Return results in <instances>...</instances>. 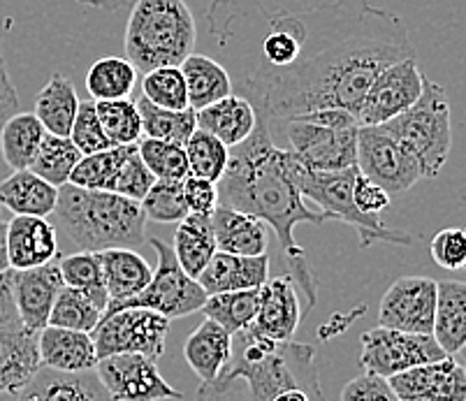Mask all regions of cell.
I'll use <instances>...</instances> for the list:
<instances>
[{
  "label": "cell",
  "mask_w": 466,
  "mask_h": 401,
  "mask_svg": "<svg viewBox=\"0 0 466 401\" xmlns=\"http://www.w3.org/2000/svg\"><path fill=\"white\" fill-rule=\"evenodd\" d=\"M207 28L235 88L269 128L318 109L355 114L385 67L415 56L404 19L370 0L304 12L214 0Z\"/></svg>",
  "instance_id": "6da1fadb"
},
{
  "label": "cell",
  "mask_w": 466,
  "mask_h": 401,
  "mask_svg": "<svg viewBox=\"0 0 466 401\" xmlns=\"http://www.w3.org/2000/svg\"><path fill=\"white\" fill-rule=\"evenodd\" d=\"M218 205L253 214L272 227L286 256L290 278L302 290L307 309L318 302V278L313 276L307 251L295 239L299 223L323 226L332 221L325 211L309 209L286 170V149L272 142V128L258 116L256 130L239 146L230 149V163L218 181Z\"/></svg>",
  "instance_id": "7a4b0ae2"
},
{
  "label": "cell",
  "mask_w": 466,
  "mask_h": 401,
  "mask_svg": "<svg viewBox=\"0 0 466 401\" xmlns=\"http://www.w3.org/2000/svg\"><path fill=\"white\" fill-rule=\"evenodd\" d=\"M241 381L244 395L198 390L200 401H272L281 392L299 387L316 401L323 399L320 378L316 371V350L295 341H272L253 332L232 335V356L214 386Z\"/></svg>",
  "instance_id": "3957f363"
},
{
  "label": "cell",
  "mask_w": 466,
  "mask_h": 401,
  "mask_svg": "<svg viewBox=\"0 0 466 401\" xmlns=\"http://www.w3.org/2000/svg\"><path fill=\"white\" fill-rule=\"evenodd\" d=\"M52 216L56 230L77 251L137 248L147 239V214L142 205L109 191L61 185Z\"/></svg>",
  "instance_id": "277c9868"
},
{
  "label": "cell",
  "mask_w": 466,
  "mask_h": 401,
  "mask_svg": "<svg viewBox=\"0 0 466 401\" xmlns=\"http://www.w3.org/2000/svg\"><path fill=\"white\" fill-rule=\"evenodd\" d=\"M198 45V21L186 0H137L126 26V58L137 73L177 65Z\"/></svg>",
  "instance_id": "5b68a950"
},
{
  "label": "cell",
  "mask_w": 466,
  "mask_h": 401,
  "mask_svg": "<svg viewBox=\"0 0 466 401\" xmlns=\"http://www.w3.org/2000/svg\"><path fill=\"white\" fill-rule=\"evenodd\" d=\"M286 170L295 185L299 188L307 200L316 202L320 211H325L332 221H341L346 226H353L360 232V244L371 246V244H397V246H410L413 237L401 230L385 227L380 218L367 216L358 209L353 197L355 176L358 167H346V170H309L302 163L295 160V155L286 149Z\"/></svg>",
  "instance_id": "8992f818"
},
{
  "label": "cell",
  "mask_w": 466,
  "mask_h": 401,
  "mask_svg": "<svg viewBox=\"0 0 466 401\" xmlns=\"http://www.w3.org/2000/svg\"><path fill=\"white\" fill-rule=\"evenodd\" d=\"M288 151L309 170H346L358 167V133L355 114L346 109L318 112L283 121Z\"/></svg>",
  "instance_id": "52a82bcc"
},
{
  "label": "cell",
  "mask_w": 466,
  "mask_h": 401,
  "mask_svg": "<svg viewBox=\"0 0 466 401\" xmlns=\"http://www.w3.org/2000/svg\"><path fill=\"white\" fill-rule=\"evenodd\" d=\"M383 128L413 154L420 165L422 179H436L452 149L451 103L446 88L425 77V88L418 103L383 124Z\"/></svg>",
  "instance_id": "ba28073f"
},
{
  "label": "cell",
  "mask_w": 466,
  "mask_h": 401,
  "mask_svg": "<svg viewBox=\"0 0 466 401\" xmlns=\"http://www.w3.org/2000/svg\"><path fill=\"white\" fill-rule=\"evenodd\" d=\"M149 244L156 256H158V265H156L149 286L112 311L135 306V309L156 311V314L165 316L169 320L184 318V316L200 311L209 295L202 290L200 283L181 269L179 260H177L175 251L167 242L158 237H149ZM112 311H105V314H112Z\"/></svg>",
  "instance_id": "9c48e42d"
},
{
  "label": "cell",
  "mask_w": 466,
  "mask_h": 401,
  "mask_svg": "<svg viewBox=\"0 0 466 401\" xmlns=\"http://www.w3.org/2000/svg\"><path fill=\"white\" fill-rule=\"evenodd\" d=\"M169 318L149 309H118L105 314L93 329L97 360L109 356H147L158 362L165 356Z\"/></svg>",
  "instance_id": "30bf717a"
},
{
  "label": "cell",
  "mask_w": 466,
  "mask_h": 401,
  "mask_svg": "<svg viewBox=\"0 0 466 401\" xmlns=\"http://www.w3.org/2000/svg\"><path fill=\"white\" fill-rule=\"evenodd\" d=\"M443 357H448L446 350L431 335H410L379 325L364 332L360 339V366L364 374H376L383 378H392L401 371Z\"/></svg>",
  "instance_id": "8fae6325"
},
{
  "label": "cell",
  "mask_w": 466,
  "mask_h": 401,
  "mask_svg": "<svg viewBox=\"0 0 466 401\" xmlns=\"http://www.w3.org/2000/svg\"><path fill=\"white\" fill-rule=\"evenodd\" d=\"M358 170L390 195H401L422 179L413 154L383 125H360Z\"/></svg>",
  "instance_id": "7c38bea8"
},
{
  "label": "cell",
  "mask_w": 466,
  "mask_h": 401,
  "mask_svg": "<svg viewBox=\"0 0 466 401\" xmlns=\"http://www.w3.org/2000/svg\"><path fill=\"white\" fill-rule=\"evenodd\" d=\"M422 88H425V75L420 73L415 56L392 63L371 82L370 91L364 93L355 119L360 125L388 124L418 103Z\"/></svg>",
  "instance_id": "4fadbf2b"
},
{
  "label": "cell",
  "mask_w": 466,
  "mask_h": 401,
  "mask_svg": "<svg viewBox=\"0 0 466 401\" xmlns=\"http://www.w3.org/2000/svg\"><path fill=\"white\" fill-rule=\"evenodd\" d=\"M96 374L114 401L181 399L160 374L156 360L147 356H109L97 360Z\"/></svg>",
  "instance_id": "5bb4252c"
},
{
  "label": "cell",
  "mask_w": 466,
  "mask_h": 401,
  "mask_svg": "<svg viewBox=\"0 0 466 401\" xmlns=\"http://www.w3.org/2000/svg\"><path fill=\"white\" fill-rule=\"evenodd\" d=\"M439 283L427 276H401L388 290L379 306V325L410 335H431Z\"/></svg>",
  "instance_id": "9a60e30c"
},
{
  "label": "cell",
  "mask_w": 466,
  "mask_h": 401,
  "mask_svg": "<svg viewBox=\"0 0 466 401\" xmlns=\"http://www.w3.org/2000/svg\"><path fill=\"white\" fill-rule=\"evenodd\" d=\"M400 401H466L464 365L452 356L388 378Z\"/></svg>",
  "instance_id": "2e32d148"
},
{
  "label": "cell",
  "mask_w": 466,
  "mask_h": 401,
  "mask_svg": "<svg viewBox=\"0 0 466 401\" xmlns=\"http://www.w3.org/2000/svg\"><path fill=\"white\" fill-rule=\"evenodd\" d=\"M61 267L56 263L42 265L33 269H15L12 293L19 320L33 332H42L49 325L54 302L63 290Z\"/></svg>",
  "instance_id": "e0dca14e"
},
{
  "label": "cell",
  "mask_w": 466,
  "mask_h": 401,
  "mask_svg": "<svg viewBox=\"0 0 466 401\" xmlns=\"http://www.w3.org/2000/svg\"><path fill=\"white\" fill-rule=\"evenodd\" d=\"M302 318V304L298 297V286L290 276L267 278L260 286V304L251 329L258 336L272 341H292Z\"/></svg>",
  "instance_id": "ac0fdd59"
},
{
  "label": "cell",
  "mask_w": 466,
  "mask_h": 401,
  "mask_svg": "<svg viewBox=\"0 0 466 401\" xmlns=\"http://www.w3.org/2000/svg\"><path fill=\"white\" fill-rule=\"evenodd\" d=\"M37 335L21 320L0 327V395H19L42 369Z\"/></svg>",
  "instance_id": "d6986e66"
},
{
  "label": "cell",
  "mask_w": 466,
  "mask_h": 401,
  "mask_svg": "<svg viewBox=\"0 0 466 401\" xmlns=\"http://www.w3.org/2000/svg\"><path fill=\"white\" fill-rule=\"evenodd\" d=\"M12 269H33L58 257V230L49 218L15 216L7 223Z\"/></svg>",
  "instance_id": "ffe728a7"
},
{
  "label": "cell",
  "mask_w": 466,
  "mask_h": 401,
  "mask_svg": "<svg viewBox=\"0 0 466 401\" xmlns=\"http://www.w3.org/2000/svg\"><path fill=\"white\" fill-rule=\"evenodd\" d=\"M269 278V257L265 256H235L216 251L205 272L198 276L207 295L235 293V290L260 288Z\"/></svg>",
  "instance_id": "44dd1931"
},
{
  "label": "cell",
  "mask_w": 466,
  "mask_h": 401,
  "mask_svg": "<svg viewBox=\"0 0 466 401\" xmlns=\"http://www.w3.org/2000/svg\"><path fill=\"white\" fill-rule=\"evenodd\" d=\"M16 401H114L97 378L96 369L66 374L42 366L33 381L16 395Z\"/></svg>",
  "instance_id": "7402d4cb"
},
{
  "label": "cell",
  "mask_w": 466,
  "mask_h": 401,
  "mask_svg": "<svg viewBox=\"0 0 466 401\" xmlns=\"http://www.w3.org/2000/svg\"><path fill=\"white\" fill-rule=\"evenodd\" d=\"M42 366L66 374H82L97 366V350L93 336L77 329L46 325L37 335Z\"/></svg>",
  "instance_id": "603a6c76"
},
{
  "label": "cell",
  "mask_w": 466,
  "mask_h": 401,
  "mask_svg": "<svg viewBox=\"0 0 466 401\" xmlns=\"http://www.w3.org/2000/svg\"><path fill=\"white\" fill-rule=\"evenodd\" d=\"M216 248L235 256H265L269 246V226L247 211L218 205L211 214Z\"/></svg>",
  "instance_id": "cb8c5ba5"
},
{
  "label": "cell",
  "mask_w": 466,
  "mask_h": 401,
  "mask_svg": "<svg viewBox=\"0 0 466 401\" xmlns=\"http://www.w3.org/2000/svg\"><path fill=\"white\" fill-rule=\"evenodd\" d=\"M97 256L103 263L105 286H107L109 295L107 311L116 309L124 302L133 299L135 295L142 293L154 276V269L135 248H107Z\"/></svg>",
  "instance_id": "d4e9b609"
},
{
  "label": "cell",
  "mask_w": 466,
  "mask_h": 401,
  "mask_svg": "<svg viewBox=\"0 0 466 401\" xmlns=\"http://www.w3.org/2000/svg\"><path fill=\"white\" fill-rule=\"evenodd\" d=\"M58 188L33 170H16L0 181V206L15 216L49 218L56 209Z\"/></svg>",
  "instance_id": "484cf974"
},
{
  "label": "cell",
  "mask_w": 466,
  "mask_h": 401,
  "mask_svg": "<svg viewBox=\"0 0 466 401\" xmlns=\"http://www.w3.org/2000/svg\"><path fill=\"white\" fill-rule=\"evenodd\" d=\"M258 124V112L244 95H228L198 112V128L207 130L230 149L251 137Z\"/></svg>",
  "instance_id": "4316f807"
},
{
  "label": "cell",
  "mask_w": 466,
  "mask_h": 401,
  "mask_svg": "<svg viewBox=\"0 0 466 401\" xmlns=\"http://www.w3.org/2000/svg\"><path fill=\"white\" fill-rule=\"evenodd\" d=\"M179 67L181 75H184L186 91H188L190 109H195V112H200V109L209 107V105L218 103V100L235 93V84H232L226 65L216 61V58L207 56V54L193 52Z\"/></svg>",
  "instance_id": "83f0119b"
},
{
  "label": "cell",
  "mask_w": 466,
  "mask_h": 401,
  "mask_svg": "<svg viewBox=\"0 0 466 401\" xmlns=\"http://www.w3.org/2000/svg\"><path fill=\"white\" fill-rule=\"evenodd\" d=\"M232 356V335L226 327L207 318L195 329L184 346V357L195 376H200L202 383H211L218 378L223 366Z\"/></svg>",
  "instance_id": "f1b7e54d"
},
{
  "label": "cell",
  "mask_w": 466,
  "mask_h": 401,
  "mask_svg": "<svg viewBox=\"0 0 466 401\" xmlns=\"http://www.w3.org/2000/svg\"><path fill=\"white\" fill-rule=\"evenodd\" d=\"M439 346L446 356H460L466 344V283L441 281L436 288L434 332Z\"/></svg>",
  "instance_id": "f546056e"
},
{
  "label": "cell",
  "mask_w": 466,
  "mask_h": 401,
  "mask_svg": "<svg viewBox=\"0 0 466 401\" xmlns=\"http://www.w3.org/2000/svg\"><path fill=\"white\" fill-rule=\"evenodd\" d=\"M172 251H175L181 269L198 281V276L205 272L214 253L218 251L211 216H207V214H188L177 227Z\"/></svg>",
  "instance_id": "4dcf8cb0"
},
{
  "label": "cell",
  "mask_w": 466,
  "mask_h": 401,
  "mask_svg": "<svg viewBox=\"0 0 466 401\" xmlns=\"http://www.w3.org/2000/svg\"><path fill=\"white\" fill-rule=\"evenodd\" d=\"M77 88L66 75H52L35 98V116L46 133L70 137L72 124L79 112Z\"/></svg>",
  "instance_id": "1f68e13d"
},
{
  "label": "cell",
  "mask_w": 466,
  "mask_h": 401,
  "mask_svg": "<svg viewBox=\"0 0 466 401\" xmlns=\"http://www.w3.org/2000/svg\"><path fill=\"white\" fill-rule=\"evenodd\" d=\"M46 130L35 114L16 112L0 128V154L12 172L31 170Z\"/></svg>",
  "instance_id": "d6a6232c"
},
{
  "label": "cell",
  "mask_w": 466,
  "mask_h": 401,
  "mask_svg": "<svg viewBox=\"0 0 466 401\" xmlns=\"http://www.w3.org/2000/svg\"><path fill=\"white\" fill-rule=\"evenodd\" d=\"M137 67L126 56L97 58L86 73V88L91 100H124L130 98L137 84Z\"/></svg>",
  "instance_id": "836d02e7"
},
{
  "label": "cell",
  "mask_w": 466,
  "mask_h": 401,
  "mask_svg": "<svg viewBox=\"0 0 466 401\" xmlns=\"http://www.w3.org/2000/svg\"><path fill=\"white\" fill-rule=\"evenodd\" d=\"M258 304H260V288L235 290V293L209 295L200 311L220 327H226L230 335H239L251 329L258 316Z\"/></svg>",
  "instance_id": "e575fe53"
},
{
  "label": "cell",
  "mask_w": 466,
  "mask_h": 401,
  "mask_svg": "<svg viewBox=\"0 0 466 401\" xmlns=\"http://www.w3.org/2000/svg\"><path fill=\"white\" fill-rule=\"evenodd\" d=\"M137 109L142 114L144 135L151 139H163V142H175V145L186 146L190 135L198 130V112L195 109H184V112L163 109L149 103L144 95L137 98Z\"/></svg>",
  "instance_id": "d590c367"
},
{
  "label": "cell",
  "mask_w": 466,
  "mask_h": 401,
  "mask_svg": "<svg viewBox=\"0 0 466 401\" xmlns=\"http://www.w3.org/2000/svg\"><path fill=\"white\" fill-rule=\"evenodd\" d=\"M58 267H61L63 283H66L67 288L79 290L86 297H91L100 309L107 311L109 295L107 286H105L103 263H100L97 253L77 251L72 253V256H63Z\"/></svg>",
  "instance_id": "8d00e7d4"
},
{
  "label": "cell",
  "mask_w": 466,
  "mask_h": 401,
  "mask_svg": "<svg viewBox=\"0 0 466 401\" xmlns=\"http://www.w3.org/2000/svg\"><path fill=\"white\" fill-rule=\"evenodd\" d=\"M82 160V151L72 145L70 137H61V135L46 133L42 139L40 151H37L35 160H33L31 170L52 185L61 188L70 181L72 170L77 167Z\"/></svg>",
  "instance_id": "74e56055"
},
{
  "label": "cell",
  "mask_w": 466,
  "mask_h": 401,
  "mask_svg": "<svg viewBox=\"0 0 466 401\" xmlns=\"http://www.w3.org/2000/svg\"><path fill=\"white\" fill-rule=\"evenodd\" d=\"M97 119L103 124L105 135L109 137L112 146H128L137 145L142 139V114H139L137 103L124 100H97Z\"/></svg>",
  "instance_id": "f35d334b"
},
{
  "label": "cell",
  "mask_w": 466,
  "mask_h": 401,
  "mask_svg": "<svg viewBox=\"0 0 466 401\" xmlns=\"http://www.w3.org/2000/svg\"><path fill=\"white\" fill-rule=\"evenodd\" d=\"M186 155H188L190 175L218 184L230 163V146L223 145L218 137L207 130L198 128L186 142Z\"/></svg>",
  "instance_id": "ab89813d"
},
{
  "label": "cell",
  "mask_w": 466,
  "mask_h": 401,
  "mask_svg": "<svg viewBox=\"0 0 466 401\" xmlns=\"http://www.w3.org/2000/svg\"><path fill=\"white\" fill-rule=\"evenodd\" d=\"M133 146L135 145L112 146V149L97 151V154L82 155L77 167L72 170L67 184L88 188V191H107L109 181L114 179V175H116V170L126 160V155L133 151Z\"/></svg>",
  "instance_id": "60d3db41"
},
{
  "label": "cell",
  "mask_w": 466,
  "mask_h": 401,
  "mask_svg": "<svg viewBox=\"0 0 466 401\" xmlns=\"http://www.w3.org/2000/svg\"><path fill=\"white\" fill-rule=\"evenodd\" d=\"M105 311L86 297L79 290H72L63 286L61 295L54 302L52 316H49V325L54 327H66V329H77V332H88L97 327V323L103 320Z\"/></svg>",
  "instance_id": "b9f144b4"
},
{
  "label": "cell",
  "mask_w": 466,
  "mask_h": 401,
  "mask_svg": "<svg viewBox=\"0 0 466 401\" xmlns=\"http://www.w3.org/2000/svg\"><path fill=\"white\" fill-rule=\"evenodd\" d=\"M137 149L144 165L149 167L156 179L184 181L190 175L186 146L175 145V142H163V139L144 137L137 142Z\"/></svg>",
  "instance_id": "7bdbcfd3"
},
{
  "label": "cell",
  "mask_w": 466,
  "mask_h": 401,
  "mask_svg": "<svg viewBox=\"0 0 466 401\" xmlns=\"http://www.w3.org/2000/svg\"><path fill=\"white\" fill-rule=\"evenodd\" d=\"M142 95L163 109H175V112L190 109L184 75H181V67L177 65L156 67L144 75Z\"/></svg>",
  "instance_id": "ee69618b"
},
{
  "label": "cell",
  "mask_w": 466,
  "mask_h": 401,
  "mask_svg": "<svg viewBox=\"0 0 466 401\" xmlns=\"http://www.w3.org/2000/svg\"><path fill=\"white\" fill-rule=\"evenodd\" d=\"M142 209L147 214V221L156 223H181L190 214L184 197V181H160L151 185L142 202Z\"/></svg>",
  "instance_id": "f6af8a7d"
},
{
  "label": "cell",
  "mask_w": 466,
  "mask_h": 401,
  "mask_svg": "<svg viewBox=\"0 0 466 401\" xmlns=\"http://www.w3.org/2000/svg\"><path fill=\"white\" fill-rule=\"evenodd\" d=\"M154 184H156V176L151 175L149 167L144 165L137 145H135L133 151L126 155V160L116 170L114 179L109 181L107 191L116 193V195L128 197V200L142 202L144 197H147V193L151 191V185Z\"/></svg>",
  "instance_id": "bcb514c9"
},
{
  "label": "cell",
  "mask_w": 466,
  "mask_h": 401,
  "mask_svg": "<svg viewBox=\"0 0 466 401\" xmlns=\"http://www.w3.org/2000/svg\"><path fill=\"white\" fill-rule=\"evenodd\" d=\"M70 139L72 145L82 151V155L112 149V142H109V137L103 130V124L97 119L96 100H82L79 103V112L75 116V124H72Z\"/></svg>",
  "instance_id": "7dc6e473"
},
{
  "label": "cell",
  "mask_w": 466,
  "mask_h": 401,
  "mask_svg": "<svg viewBox=\"0 0 466 401\" xmlns=\"http://www.w3.org/2000/svg\"><path fill=\"white\" fill-rule=\"evenodd\" d=\"M430 251L441 269L448 272L466 269V227H446L436 232Z\"/></svg>",
  "instance_id": "c3c4849f"
},
{
  "label": "cell",
  "mask_w": 466,
  "mask_h": 401,
  "mask_svg": "<svg viewBox=\"0 0 466 401\" xmlns=\"http://www.w3.org/2000/svg\"><path fill=\"white\" fill-rule=\"evenodd\" d=\"M341 401H400L388 378L376 374H362L346 383L341 390Z\"/></svg>",
  "instance_id": "681fc988"
},
{
  "label": "cell",
  "mask_w": 466,
  "mask_h": 401,
  "mask_svg": "<svg viewBox=\"0 0 466 401\" xmlns=\"http://www.w3.org/2000/svg\"><path fill=\"white\" fill-rule=\"evenodd\" d=\"M184 197L190 214H207L211 216L218 206V184L202 176L188 175L184 179Z\"/></svg>",
  "instance_id": "f907efd6"
},
{
  "label": "cell",
  "mask_w": 466,
  "mask_h": 401,
  "mask_svg": "<svg viewBox=\"0 0 466 401\" xmlns=\"http://www.w3.org/2000/svg\"><path fill=\"white\" fill-rule=\"evenodd\" d=\"M353 197L355 205H358V209L362 211V214L380 218V214L390 206V197L392 195H390L388 191H383L379 184H374V181H370L367 176L358 172V176H355Z\"/></svg>",
  "instance_id": "816d5d0a"
},
{
  "label": "cell",
  "mask_w": 466,
  "mask_h": 401,
  "mask_svg": "<svg viewBox=\"0 0 466 401\" xmlns=\"http://www.w3.org/2000/svg\"><path fill=\"white\" fill-rule=\"evenodd\" d=\"M16 112H19V95L10 79V70H7L5 56H3V42H0V128Z\"/></svg>",
  "instance_id": "f5cc1de1"
},
{
  "label": "cell",
  "mask_w": 466,
  "mask_h": 401,
  "mask_svg": "<svg viewBox=\"0 0 466 401\" xmlns=\"http://www.w3.org/2000/svg\"><path fill=\"white\" fill-rule=\"evenodd\" d=\"M12 278H15V269L0 274V327L16 323L19 314H16L15 293H12Z\"/></svg>",
  "instance_id": "db71d44e"
},
{
  "label": "cell",
  "mask_w": 466,
  "mask_h": 401,
  "mask_svg": "<svg viewBox=\"0 0 466 401\" xmlns=\"http://www.w3.org/2000/svg\"><path fill=\"white\" fill-rule=\"evenodd\" d=\"M77 3H82V5H86V7H93V10L116 12V10H121V7L135 5L137 0H77Z\"/></svg>",
  "instance_id": "11a10c76"
},
{
  "label": "cell",
  "mask_w": 466,
  "mask_h": 401,
  "mask_svg": "<svg viewBox=\"0 0 466 401\" xmlns=\"http://www.w3.org/2000/svg\"><path fill=\"white\" fill-rule=\"evenodd\" d=\"M10 251H7V223L0 221V274L10 272Z\"/></svg>",
  "instance_id": "9f6ffc18"
},
{
  "label": "cell",
  "mask_w": 466,
  "mask_h": 401,
  "mask_svg": "<svg viewBox=\"0 0 466 401\" xmlns=\"http://www.w3.org/2000/svg\"><path fill=\"white\" fill-rule=\"evenodd\" d=\"M272 401H316V399H313L309 392L299 390V387H292V390H286V392H281V395L274 396Z\"/></svg>",
  "instance_id": "6f0895ef"
},
{
  "label": "cell",
  "mask_w": 466,
  "mask_h": 401,
  "mask_svg": "<svg viewBox=\"0 0 466 401\" xmlns=\"http://www.w3.org/2000/svg\"><path fill=\"white\" fill-rule=\"evenodd\" d=\"M460 357H461V360H464V362H466V344H464V348H461V350H460Z\"/></svg>",
  "instance_id": "680465c9"
},
{
  "label": "cell",
  "mask_w": 466,
  "mask_h": 401,
  "mask_svg": "<svg viewBox=\"0 0 466 401\" xmlns=\"http://www.w3.org/2000/svg\"><path fill=\"white\" fill-rule=\"evenodd\" d=\"M464 371H466V362H464Z\"/></svg>",
  "instance_id": "91938a15"
}]
</instances>
